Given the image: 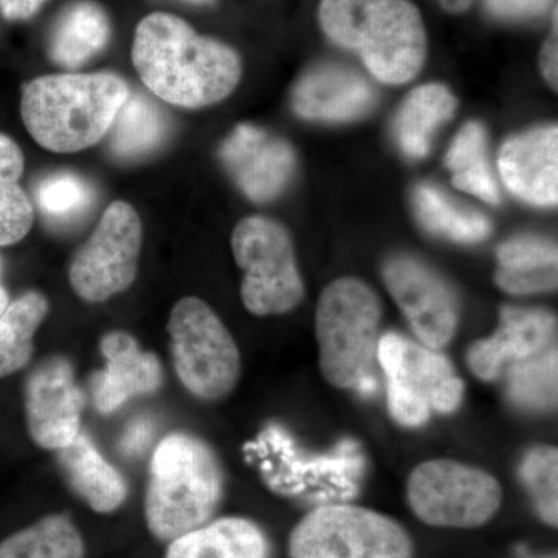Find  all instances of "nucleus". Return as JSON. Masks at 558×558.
<instances>
[{
  "mask_svg": "<svg viewBox=\"0 0 558 558\" xmlns=\"http://www.w3.org/2000/svg\"><path fill=\"white\" fill-rule=\"evenodd\" d=\"M132 64L156 97L186 109L226 100L242 76L240 54L218 39L201 36L168 13L143 17L135 28Z\"/></svg>",
  "mask_w": 558,
  "mask_h": 558,
  "instance_id": "obj_1",
  "label": "nucleus"
},
{
  "mask_svg": "<svg viewBox=\"0 0 558 558\" xmlns=\"http://www.w3.org/2000/svg\"><path fill=\"white\" fill-rule=\"evenodd\" d=\"M130 92L112 72L39 76L22 87V121L40 148L78 153L108 135Z\"/></svg>",
  "mask_w": 558,
  "mask_h": 558,
  "instance_id": "obj_2",
  "label": "nucleus"
},
{
  "mask_svg": "<svg viewBox=\"0 0 558 558\" xmlns=\"http://www.w3.org/2000/svg\"><path fill=\"white\" fill-rule=\"evenodd\" d=\"M318 21L328 39L357 53L381 83H409L427 58L424 20L411 0H322Z\"/></svg>",
  "mask_w": 558,
  "mask_h": 558,
  "instance_id": "obj_3",
  "label": "nucleus"
},
{
  "mask_svg": "<svg viewBox=\"0 0 558 558\" xmlns=\"http://www.w3.org/2000/svg\"><path fill=\"white\" fill-rule=\"evenodd\" d=\"M222 490V469L208 444L189 433H171L150 459L145 498L150 534L172 542L204 526L215 515Z\"/></svg>",
  "mask_w": 558,
  "mask_h": 558,
  "instance_id": "obj_4",
  "label": "nucleus"
},
{
  "mask_svg": "<svg viewBox=\"0 0 558 558\" xmlns=\"http://www.w3.org/2000/svg\"><path fill=\"white\" fill-rule=\"evenodd\" d=\"M381 307L376 292L357 278L330 282L319 296L315 333L319 369L337 388L369 379L379 347Z\"/></svg>",
  "mask_w": 558,
  "mask_h": 558,
  "instance_id": "obj_5",
  "label": "nucleus"
},
{
  "mask_svg": "<svg viewBox=\"0 0 558 558\" xmlns=\"http://www.w3.org/2000/svg\"><path fill=\"white\" fill-rule=\"evenodd\" d=\"M171 354L183 387L202 400L226 398L241 376V354L222 319L205 301L185 296L168 319Z\"/></svg>",
  "mask_w": 558,
  "mask_h": 558,
  "instance_id": "obj_6",
  "label": "nucleus"
},
{
  "mask_svg": "<svg viewBox=\"0 0 558 558\" xmlns=\"http://www.w3.org/2000/svg\"><path fill=\"white\" fill-rule=\"evenodd\" d=\"M377 359L388 381L391 416L405 427H421L432 416L453 413L464 398V381L446 355L398 332L380 337Z\"/></svg>",
  "mask_w": 558,
  "mask_h": 558,
  "instance_id": "obj_7",
  "label": "nucleus"
},
{
  "mask_svg": "<svg viewBox=\"0 0 558 558\" xmlns=\"http://www.w3.org/2000/svg\"><path fill=\"white\" fill-rule=\"evenodd\" d=\"M231 248L244 270L241 299L250 314L281 315L299 306L303 279L292 240L281 223L264 216L242 219L231 234Z\"/></svg>",
  "mask_w": 558,
  "mask_h": 558,
  "instance_id": "obj_8",
  "label": "nucleus"
},
{
  "mask_svg": "<svg viewBox=\"0 0 558 558\" xmlns=\"http://www.w3.org/2000/svg\"><path fill=\"white\" fill-rule=\"evenodd\" d=\"M413 550L398 521L351 505L312 510L289 538L290 558H413Z\"/></svg>",
  "mask_w": 558,
  "mask_h": 558,
  "instance_id": "obj_9",
  "label": "nucleus"
},
{
  "mask_svg": "<svg viewBox=\"0 0 558 558\" xmlns=\"http://www.w3.org/2000/svg\"><path fill=\"white\" fill-rule=\"evenodd\" d=\"M414 515L428 526L473 529L497 515L501 486L484 470L435 459L413 470L407 486Z\"/></svg>",
  "mask_w": 558,
  "mask_h": 558,
  "instance_id": "obj_10",
  "label": "nucleus"
},
{
  "mask_svg": "<svg viewBox=\"0 0 558 558\" xmlns=\"http://www.w3.org/2000/svg\"><path fill=\"white\" fill-rule=\"evenodd\" d=\"M142 242L135 208L124 201L112 202L70 263L69 281L76 295L87 303H102L130 289L137 278Z\"/></svg>",
  "mask_w": 558,
  "mask_h": 558,
  "instance_id": "obj_11",
  "label": "nucleus"
},
{
  "mask_svg": "<svg viewBox=\"0 0 558 558\" xmlns=\"http://www.w3.org/2000/svg\"><path fill=\"white\" fill-rule=\"evenodd\" d=\"M384 281L424 347H447L457 333L459 304L453 289L432 267L413 256H391Z\"/></svg>",
  "mask_w": 558,
  "mask_h": 558,
  "instance_id": "obj_12",
  "label": "nucleus"
},
{
  "mask_svg": "<svg viewBox=\"0 0 558 558\" xmlns=\"http://www.w3.org/2000/svg\"><path fill=\"white\" fill-rule=\"evenodd\" d=\"M83 410L84 395L68 359H47L33 371L25 385V417L36 446L58 451L72 444Z\"/></svg>",
  "mask_w": 558,
  "mask_h": 558,
  "instance_id": "obj_13",
  "label": "nucleus"
},
{
  "mask_svg": "<svg viewBox=\"0 0 558 558\" xmlns=\"http://www.w3.org/2000/svg\"><path fill=\"white\" fill-rule=\"evenodd\" d=\"M219 159L242 193L256 204L281 196L296 168L295 150L289 142L245 123L223 140Z\"/></svg>",
  "mask_w": 558,
  "mask_h": 558,
  "instance_id": "obj_14",
  "label": "nucleus"
},
{
  "mask_svg": "<svg viewBox=\"0 0 558 558\" xmlns=\"http://www.w3.org/2000/svg\"><path fill=\"white\" fill-rule=\"evenodd\" d=\"M376 87L357 70L323 62L307 70L292 92V108L301 119L347 123L376 108Z\"/></svg>",
  "mask_w": 558,
  "mask_h": 558,
  "instance_id": "obj_15",
  "label": "nucleus"
},
{
  "mask_svg": "<svg viewBox=\"0 0 558 558\" xmlns=\"http://www.w3.org/2000/svg\"><path fill=\"white\" fill-rule=\"evenodd\" d=\"M556 336L557 319L549 312L502 307L494 336L470 347V369L481 380L498 379L509 365L535 357L553 347Z\"/></svg>",
  "mask_w": 558,
  "mask_h": 558,
  "instance_id": "obj_16",
  "label": "nucleus"
},
{
  "mask_svg": "<svg viewBox=\"0 0 558 558\" xmlns=\"http://www.w3.org/2000/svg\"><path fill=\"white\" fill-rule=\"evenodd\" d=\"M106 366L92 377V400L101 414L120 410L128 400L153 395L163 384V369L157 355L143 351L128 332L113 330L100 343Z\"/></svg>",
  "mask_w": 558,
  "mask_h": 558,
  "instance_id": "obj_17",
  "label": "nucleus"
},
{
  "mask_svg": "<svg viewBox=\"0 0 558 558\" xmlns=\"http://www.w3.org/2000/svg\"><path fill=\"white\" fill-rule=\"evenodd\" d=\"M499 175L506 189L535 207L558 202V128H537L509 138L499 149Z\"/></svg>",
  "mask_w": 558,
  "mask_h": 558,
  "instance_id": "obj_18",
  "label": "nucleus"
},
{
  "mask_svg": "<svg viewBox=\"0 0 558 558\" xmlns=\"http://www.w3.org/2000/svg\"><path fill=\"white\" fill-rule=\"evenodd\" d=\"M58 464L69 487L95 512H116L128 497L126 480L101 457L83 432L68 447L58 450Z\"/></svg>",
  "mask_w": 558,
  "mask_h": 558,
  "instance_id": "obj_19",
  "label": "nucleus"
},
{
  "mask_svg": "<svg viewBox=\"0 0 558 558\" xmlns=\"http://www.w3.org/2000/svg\"><path fill=\"white\" fill-rule=\"evenodd\" d=\"M112 27L94 0H76L61 11L49 36L47 53L62 69H78L108 47Z\"/></svg>",
  "mask_w": 558,
  "mask_h": 558,
  "instance_id": "obj_20",
  "label": "nucleus"
},
{
  "mask_svg": "<svg viewBox=\"0 0 558 558\" xmlns=\"http://www.w3.org/2000/svg\"><path fill=\"white\" fill-rule=\"evenodd\" d=\"M171 134L167 112L143 92H130L108 132L113 159L138 161L163 148Z\"/></svg>",
  "mask_w": 558,
  "mask_h": 558,
  "instance_id": "obj_21",
  "label": "nucleus"
},
{
  "mask_svg": "<svg viewBox=\"0 0 558 558\" xmlns=\"http://www.w3.org/2000/svg\"><path fill=\"white\" fill-rule=\"evenodd\" d=\"M266 534L253 521L226 517L172 539L165 558H269Z\"/></svg>",
  "mask_w": 558,
  "mask_h": 558,
  "instance_id": "obj_22",
  "label": "nucleus"
},
{
  "mask_svg": "<svg viewBox=\"0 0 558 558\" xmlns=\"http://www.w3.org/2000/svg\"><path fill=\"white\" fill-rule=\"evenodd\" d=\"M457 98L444 84H424L411 92L395 120L400 149L410 159H424L433 137L454 116Z\"/></svg>",
  "mask_w": 558,
  "mask_h": 558,
  "instance_id": "obj_23",
  "label": "nucleus"
},
{
  "mask_svg": "<svg viewBox=\"0 0 558 558\" xmlns=\"http://www.w3.org/2000/svg\"><path fill=\"white\" fill-rule=\"evenodd\" d=\"M413 202L418 222L429 233L462 244H476L490 234L492 223L486 216L461 207L432 183L417 185Z\"/></svg>",
  "mask_w": 558,
  "mask_h": 558,
  "instance_id": "obj_24",
  "label": "nucleus"
},
{
  "mask_svg": "<svg viewBox=\"0 0 558 558\" xmlns=\"http://www.w3.org/2000/svg\"><path fill=\"white\" fill-rule=\"evenodd\" d=\"M49 301L40 292H27L9 303L0 315V379L25 368L35 351L36 330L47 314Z\"/></svg>",
  "mask_w": 558,
  "mask_h": 558,
  "instance_id": "obj_25",
  "label": "nucleus"
},
{
  "mask_svg": "<svg viewBox=\"0 0 558 558\" xmlns=\"http://www.w3.org/2000/svg\"><path fill=\"white\" fill-rule=\"evenodd\" d=\"M446 167L458 190L480 197L487 204L498 205L499 190L487 160L486 130L478 121H470L451 143Z\"/></svg>",
  "mask_w": 558,
  "mask_h": 558,
  "instance_id": "obj_26",
  "label": "nucleus"
},
{
  "mask_svg": "<svg viewBox=\"0 0 558 558\" xmlns=\"http://www.w3.org/2000/svg\"><path fill=\"white\" fill-rule=\"evenodd\" d=\"M24 168L20 145L0 132V247L24 240L35 220L33 204L20 185Z\"/></svg>",
  "mask_w": 558,
  "mask_h": 558,
  "instance_id": "obj_27",
  "label": "nucleus"
},
{
  "mask_svg": "<svg viewBox=\"0 0 558 558\" xmlns=\"http://www.w3.org/2000/svg\"><path fill=\"white\" fill-rule=\"evenodd\" d=\"M78 529L62 513L47 515L0 543V558H84Z\"/></svg>",
  "mask_w": 558,
  "mask_h": 558,
  "instance_id": "obj_28",
  "label": "nucleus"
},
{
  "mask_svg": "<svg viewBox=\"0 0 558 558\" xmlns=\"http://www.w3.org/2000/svg\"><path fill=\"white\" fill-rule=\"evenodd\" d=\"M509 398L521 409L545 411L557 405V349L508 366Z\"/></svg>",
  "mask_w": 558,
  "mask_h": 558,
  "instance_id": "obj_29",
  "label": "nucleus"
},
{
  "mask_svg": "<svg viewBox=\"0 0 558 558\" xmlns=\"http://www.w3.org/2000/svg\"><path fill=\"white\" fill-rule=\"evenodd\" d=\"M35 199L47 218L65 220L86 211L94 201V193L81 175L60 171L40 180L35 190Z\"/></svg>",
  "mask_w": 558,
  "mask_h": 558,
  "instance_id": "obj_30",
  "label": "nucleus"
},
{
  "mask_svg": "<svg viewBox=\"0 0 558 558\" xmlns=\"http://www.w3.org/2000/svg\"><path fill=\"white\" fill-rule=\"evenodd\" d=\"M520 473L539 517L549 526L556 527L558 520L557 449L537 447V449L529 451Z\"/></svg>",
  "mask_w": 558,
  "mask_h": 558,
  "instance_id": "obj_31",
  "label": "nucleus"
},
{
  "mask_svg": "<svg viewBox=\"0 0 558 558\" xmlns=\"http://www.w3.org/2000/svg\"><path fill=\"white\" fill-rule=\"evenodd\" d=\"M498 270L509 274H538L557 269L558 250L553 241L539 236H517L498 247Z\"/></svg>",
  "mask_w": 558,
  "mask_h": 558,
  "instance_id": "obj_32",
  "label": "nucleus"
},
{
  "mask_svg": "<svg viewBox=\"0 0 558 558\" xmlns=\"http://www.w3.org/2000/svg\"><path fill=\"white\" fill-rule=\"evenodd\" d=\"M557 277V269L538 271V274H509V271L497 270L495 281L499 289L512 295H529V293L556 290Z\"/></svg>",
  "mask_w": 558,
  "mask_h": 558,
  "instance_id": "obj_33",
  "label": "nucleus"
},
{
  "mask_svg": "<svg viewBox=\"0 0 558 558\" xmlns=\"http://www.w3.org/2000/svg\"><path fill=\"white\" fill-rule=\"evenodd\" d=\"M557 0H484L488 13L498 20L524 21L548 13Z\"/></svg>",
  "mask_w": 558,
  "mask_h": 558,
  "instance_id": "obj_34",
  "label": "nucleus"
},
{
  "mask_svg": "<svg viewBox=\"0 0 558 558\" xmlns=\"http://www.w3.org/2000/svg\"><path fill=\"white\" fill-rule=\"evenodd\" d=\"M553 28L539 51V69L550 89H558V22L557 7H554Z\"/></svg>",
  "mask_w": 558,
  "mask_h": 558,
  "instance_id": "obj_35",
  "label": "nucleus"
},
{
  "mask_svg": "<svg viewBox=\"0 0 558 558\" xmlns=\"http://www.w3.org/2000/svg\"><path fill=\"white\" fill-rule=\"evenodd\" d=\"M49 0H0V14L10 22L28 21L39 13Z\"/></svg>",
  "mask_w": 558,
  "mask_h": 558,
  "instance_id": "obj_36",
  "label": "nucleus"
},
{
  "mask_svg": "<svg viewBox=\"0 0 558 558\" xmlns=\"http://www.w3.org/2000/svg\"><path fill=\"white\" fill-rule=\"evenodd\" d=\"M150 436V425L148 422H137V424L132 425L130 432L124 436L123 442H121V447L126 453H137L140 449L146 446Z\"/></svg>",
  "mask_w": 558,
  "mask_h": 558,
  "instance_id": "obj_37",
  "label": "nucleus"
},
{
  "mask_svg": "<svg viewBox=\"0 0 558 558\" xmlns=\"http://www.w3.org/2000/svg\"><path fill=\"white\" fill-rule=\"evenodd\" d=\"M439 3L447 13L461 14L472 7L473 0H439Z\"/></svg>",
  "mask_w": 558,
  "mask_h": 558,
  "instance_id": "obj_38",
  "label": "nucleus"
},
{
  "mask_svg": "<svg viewBox=\"0 0 558 558\" xmlns=\"http://www.w3.org/2000/svg\"><path fill=\"white\" fill-rule=\"evenodd\" d=\"M175 2L185 3V5L193 7H209L215 5L218 0H175Z\"/></svg>",
  "mask_w": 558,
  "mask_h": 558,
  "instance_id": "obj_39",
  "label": "nucleus"
},
{
  "mask_svg": "<svg viewBox=\"0 0 558 558\" xmlns=\"http://www.w3.org/2000/svg\"><path fill=\"white\" fill-rule=\"evenodd\" d=\"M9 303H10L9 293H7L5 289L0 288V315H2V312L7 310V306H9Z\"/></svg>",
  "mask_w": 558,
  "mask_h": 558,
  "instance_id": "obj_40",
  "label": "nucleus"
},
{
  "mask_svg": "<svg viewBox=\"0 0 558 558\" xmlns=\"http://www.w3.org/2000/svg\"><path fill=\"white\" fill-rule=\"evenodd\" d=\"M524 558H557V554H546V556L524 557Z\"/></svg>",
  "mask_w": 558,
  "mask_h": 558,
  "instance_id": "obj_41",
  "label": "nucleus"
}]
</instances>
